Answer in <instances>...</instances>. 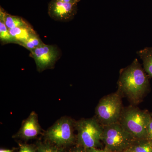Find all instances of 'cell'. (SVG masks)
Segmentation results:
<instances>
[{"mask_svg": "<svg viewBox=\"0 0 152 152\" xmlns=\"http://www.w3.org/2000/svg\"><path fill=\"white\" fill-rule=\"evenodd\" d=\"M43 44L37 35H34L28 39L26 42L20 44L22 46L28 49L30 51L34 50Z\"/></svg>", "mask_w": 152, "mask_h": 152, "instance_id": "obj_15", "label": "cell"}, {"mask_svg": "<svg viewBox=\"0 0 152 152\" xmlns=\"http://www.w3.org/2000/svg\"><path fill=\"white\" fill-rule=\"evenodd\" d=\"M37 149L38 152H62L58 148L47 144L39 145Z\"/></svg>", "mask_w": 152, "mask_h": 152, "instance_id": "obj_16", "label": "cell"}, {"mask_svg": "<svg viewBox=\"0 0 152 152\" xmlns=\"http://www.w3.org/2000/svg\"><path fill=\"white\" fill-rule=\"evenodd\" d=\"M19 152H38L37 149H36L34 147L28 145H20Z\"/></svg>", "mask_w": 152, "mask_h": 152, "instance_id": "obj_17", "label": "cell"}, {"mask_svg": "<svg viewBox=\"0 0 152 152\" xmlns=\"http://www.w3.org/2000/svg\"><path fill=\"white\" fill-rule=\"evenodd\" d=\"M0 18H1L9 29L20 27L30 26L29 24L20 17L11 15L1 8Z\"/></svg>", "mask_w": 152, "mask_h": 152, "instance_id": "obj_11", "label": "cell"}, {"mask_svg": "<svg viewBox=\"0 0 152 152\" xmlns=\"http://www.w3.org/2000/svg\"><path fill=\"white\" fill-rule=\"evenodd\" d=\"M151 118L148 112L129 106L123 109L119 123L136 140L145 139L147 128Z\"/></svg>", "mask_w": 152, "mask_h": 152, "instance_id": "obj_2", "label": "cell"}, {"mask_svg": "<svg viewBox=\"0 0 152 152\" xmlns=\"http://www.w3.org/2000/svg\"><path fill=\"white\" fill-rule=\"evenodd\" d=\"M136 140L119 122L103 126L102 140L107 151L118 152L127 150Z\"/></svg>", "mask_w": 152, "mask_h": 152, "instance_id": "obj_3", "label": "cell"}, {"mask_svg": "<svg viewBox=\"0 0 152 152\" xmlns=\"http://www.w3.org/2000/svg\"><path fill=\"white\" fill-rule=\"evenodd\" d=\"M9 30L14 42L20 45L32 36L37 35L36 32L30 26L15 28Z\"/></svg>", "mask_w": 152, "mask_h": 152, "instance_id": "obj_10", "label": "cell"}, {"mask_svg": "<svg viewBox=\"0 0 152 152\" xmlns=\"http://www.w3.org/2000/svg\"><path fill=\"white\" fill-rule=\"evenodd\" d=\"M87 152H111L107 150H100L97 149L96 148H91L87 149Z\"/></svg>", "mask_w": 152, "mask_h": 152, "instance_id": "obj_19", "label": "cell"}, {"mask_svg": "<svg viewBox=\"0 0 152 152\" xmlns=\"http://www.w3.org/2000/svg\"><path fill=\"white\" fill-rule=\"evenodd\" d=\"M0 39L2 42L5 43L14 42V39L9 32V29L1 18H0Z\"/></svg>", "mask_w": 152, "mask_h": 152, "instance_id": "obj_14", "label": "cell"}, {"mask_svg": "<svg viewBox=\"0 0 152 152\" xmlns=\"http://www.w3.org/2000/svg\"></svg>", "mask_w": 152, "mask_h": 152, "instance_id": "obj_24", "label": "cell"}, {"mask_svg": "<svg viewBox=\"0 0 152 152\" xmlns=\"http://www.w3.org/2000/svg\"><path fill=\"white\" fill-rule=\"evenodd\" d=\"M41 130L40 126L38 123L37 115L33 112L23 123L17 136L25 140H31L37 137L40 133Z\"/></svg>", "mask_w": 152, "mask_h": 152, "instance_id": "obj_9", "label": "cell"}, {"mask_svg": "<svg viewBox=\"0 0 152 152\" xmlns=\"http://www.w3.org/2000/svg\"><path fill=\"white\" fill-rule=\"evenodd\" d=\"M152 141V118H151L147 128V139Z\"/></svg>", "mask_w": 152, "mask_h": 152, "instance_id": "obj_18", "label": "cell"}, {"mask_svg": "<svg viewBox=\"0 0 152 152\" xmlns=\"http://www.w3.org/2000/svg\"><path fill=\"white\" fill-rule=\"evenodd\" d=\"M58 1L64 3H77V2L75 0H58Z\"/></svg>", "mask_w": 152, "mask_h": 152, "instance_id": "obj_20", "label": "cell"}, {"mask_svg": "<svg viewBox=\"0 0 152 152\" xmlns=\"http://www.w3.org/2000/svg\"><path fill=\"white\" fill-rule=\"evenodd\" d=\"M0 152H13L12 150H6V149H1Z\"/></svg>", "mask_w": 152, "mask_h": 152, "instance_id": "obj_22", "label": "cell"}, {"mask_svg": "<svg viewBox=\"0 0 152 152\" xmlns=\"http://www.w3.org/2000/svg\"><path fill=\"white\" fill-rule=\"evenodd\" d=\"M75 1H76L78 3L79 1H80V0H75Z\"/></svg>", "mask_w": 152, "mask_h": 152, "instance_id": "obj_23", "label": "cell"}, {"mask_svg": "<svg viewBox=\"0 0 152 152\" xmlns=\"http://www.w3.org/2000/svg\"><path fill=\"white\" fill-rule=\"evenodd\" d=\"M74 124L72 120L64 117L55 123L47 131L49 140L58 146H66L73 142Z\"/></svg>", "mask_w": 152, "mask_h": 152, "instance_id": "obj_6", "label": "cell"}, {"mask_svg": "<svg viewBox=\"0 0 152 152\" xmlns=\"http://www.w3.org/2000/svg\"><path fill=\"white\" fill-rule=\"evenodd\" d=\"M72 152H87V151H85L84 150L79 148L75 150V151H73Z\"/></svg>", "mask_w": 152, "mask_h": 152, "instance_id": "obj_21", "label": "cell"}, {"mask_svg": "<svg viewBox=\"0 0 152 152\" xmlns=\"http://www.w3.org/2000/svg\"><path fill=\"white\" fill-rule=\"evenodd\" d=\"M126 152H152V141L148 139L136 140Z\"/></svg>", "mask_w": 152, "mask_h": 152, "instance_id": "obj_13", "label": "cell"}, {"mask_svg": "<svg viewBox=\"0 0 152 152\" xmlns=\"http://www.w3.org/2000/svg\"><path fill=\"white\" fill-rule=\"evenodd\" d=\"M121 94L118 91L102 98L96 108V119L102 126L119 122L123 111Z\"/></svg>", "mask_w": 152, "mask_h": 152, "instance_id": "obj_4", "label": "cell"}, {"mask_svg": "<svg viewBox=\"0 0 152 152\" xmlns=\"http://www.w3.org/2000/svg\"><path fill=\"white\" fill-rule=\"evenodd\" d=\"M79 143L85 148H96L100 145L103 126L96 118L80 120L75 124Z\"/></svg>", "mask_w": 152, "mask_h": 152, "instance_id": "obj_5", "label": "cell"}, {"mask_svg": "<svg viewBox=\"0 0 152 152\" xmlns=\"http://www.w3.org/2000/svg\"><path fill=\"white\" fill-rule=\"evenodd\" d=\"M77 3H64L52 0L49 4L48 14L52 19L60 21L72 20L77 13Z\"/></svg>", "mask_w": 152, "mask_h": 152, "instance_id": "obj_8", "label": "cell"}, {"mask_svg": "<svg viewBox=\"0 0 152 152\" xmlns=\"http://www.w3.org/2000/svg\"><path fill=\"white\" fill-rule=\"evenodd\" d=\"M31 52L39 71H43L52 67L59 55L56 47L44 43Z\"/></svg>", "mask_w": 152, "mask_h": 152, "instance_id": "obj_7", "label": "cell"}, {"mask_svg": "<svg viewBox=\"0 0 152 152\" xmlns=\"http://www.w3.org/2000/svg\"><path fill=\"white\" fill-rule=\"evenodd\" d=\"M143 62L145 72L152 77V48L146 47L137 52Z\"/></svg>", "mask_w": 152, "mask_h": 152, "instance_id": "obj_12", "label": "cell"}, {"mask_svg": "<svg viewBox=\"0 0 152 152\" xmlns=\"http://www.w3.org/2000/svg\"><path fill=\"white\" fill-rule=\"evenodd\" d=\"M137 59L120 72L118 91L134 104H137L148 91L149 81Z\"/></svg>", "mask_w": 152, "mask_h": 152, "instance_id": "obj_1", "label": "cell"}]
</instances>
